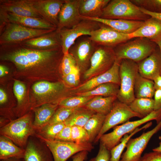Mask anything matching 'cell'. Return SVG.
<instances>
[{
	"label": "cell",
	"mask_w": 161,
	"mask_h": 161,
	"mask_svg": "<svg viewBox=\"0 0 161 161\" xmlns=\"http://www.w3.org/2000/svg\"><path fill=\"white\" fill-rule=\"evenodd\" d=\"M155 120L157 124L161 120V108L154 110L147 116L141 119L132 121H128L122 125L114 127L113 131L103 134L100 138V143L109 151L119 143L125 135L131 133L142 125Z\"/></svg>",
	"instance_id": "cell-5"
},
{
	"label": "cell",
	"mask_w": 161,
	"mask_h": 161,
	"mask_svg": "<svg viewBox=\"0 0 161 161\" xmlns=\"http://www.w3.org/2000/svg\"><path fill=\"white\" fill-rule=\"evenodd\" d=\"M66 126L64 122L48 124L36 131L35 134L47 140H54L57 135Z\"/></svg>",
	"instance_id": "cell-36"
},
{
	"label": "cell",
	"mask_w": 161,
	"mask_h": 161,
	"mask_svg": "<svg viewBox=\"0 0 161 161\" xmlns=\"http://www.w3.org/2000/svg\"><path fill=\"white\" fill-rule=\"evenodd\" d=\"M138 161H161V152L153 151L146 153Z\"/></svg>",
	"instance_id": "cell-45"
},
{
	"label": "cell",
	"mask_w": 161,
	"mask_h": 161,
	"mask_svg": "<svg viewBox=\"0 0 161 161\" xmlns=\"http://www.w3.org/2000/svg\"><path fill=\"white\" fill-rule=\"evenodd\" d=\"M101 23L89 20L82 19L78 24L70 28H64L59 31L62 51L68 53L70 47L76 40L83 35L90 36L93 31L99 28Z\"/></svg>",
	"instance_id": "cell-10"
},
{
	"label": "cell",
	"mask_w": 161,
	"mask_h": 161,
	"mask_svg": "<svg viewBox=\"0 0 161 161\" xmlns=\"http://www.w3.org/2000/svg\"><path fill=\"white\" fill-rule=\"evenodd\" d=\"M138 72L137 63L127 59L121 60L119 67L120 84L117 96L119 101L129 105L135 98L134 86Z\"/></svg>",
	"instance_id": "cell-7"
},
{
	"label": "cell",
	"mask_w": 161,
	"mask_h": 161,
	"mask_svg": "<svg viewBox=\"0 0 161 161\" xmlns=\"http://www.w3.org/2000/svg\"><path fill=\"white\" fill-rule=\"evenodd\" d=\"M0 14L8 22L18 24L30 28L55 30L57 27L42 18L17 16L0 11Z\"/></svg>",
	"instance_id": "cell-23"
},
{
	"label": "cell",
	"mask_w": 161,
	"mask_h": 161,
	"mask_svg": "<svg viewBox=\"0 0 161 161\" xmlns=\"http://www.w3.org/2000/svg\"><path fill=\"white\" fill-rule=\"evenodd\" d=\"M78 108H72L59 106L48 124L64 122Z\"/></svg>",
	"instance_id": "cell-38"
},
{
	"label": "cell",
	"mask_w": 161,
	"mask_h": 161,
	"mask_svg": "<svg viewBox=\"0 0 161 161\" xmlns=\"http://www.w3.org/2000/svg\"><path fill=\"white\" fill-rule=\"evenodd\" d=\"M88 152L84 151L76 154L72 157V161H84L87 158Z\"/></svg>",
	"instance_id": "cell-47"
},
{
	"label": "cell",
	"mask_w": 161,
	"mask_h": 161,
	"mask_svg": "<svg viewBox=\"0 0 161 161\" xmlns=\"http://www.w3.org/2000/svg\"><path fill=\"white\" fill-rule=\"evenodd\" d=\"M121 60L116 59L112 66L105 72L77 86L74 90L76 93L92 90L97 86L105 83H113L120 85L119 67Z\"/></svg>",
	"instance_id": "cell-16"
},
{
	"label": "cell",
	"mask_w": 161,
	"mask_h": 161,
	"mask_svg": "<svg viewBox=\"0 0 161 161\" xmlns=\"http://www.w3.org/2000/svg\"><path fill=\"white\" fill-rule=\"evenodd\" d=\"M110 0H80L79 13L82 17L100 18L103 10Z\"/></svg>",
	"instance_id": "cell-27"
},
{
	"label": "cell",
	"mask_w": 161,
	"mask_h": 161,
	"mask_svg": "<svg viewBox=\"0 0 161 161\" xmlns=\"http://www.w3.org/2000/svg\"><path fill=\"white\" fill-rule=\"evenodd\" d=\"M7 97L5 92L2 89H0V104L1 106L4 105L7 101Z\"/></svg>",
	"instance_id": "cell-49"
},
{
	"label": "cell",
	"mask_w": 161,
	"mask_h": 161,
	"mask_svg": "<svg viewBox=\"0 0 161 161\" xmlns=\"http://www.w3.org/2000/svg\"><path fill=\"white\" fill-rule=\"evenodd\" d=\"M10 121L9 119L4 117H1L0 120V128L8 124Z\"/></svg>",
	"instance_id": "cell-52"
},
{
	"label": "cell",
	"mask_w": 161,
	"mask_h": 161,
	"mask_svg": "<svg viewBox=\"0 0 161 161\" xmlns=\"http://www.w3.org/2000/svg\"><path fill=\"white\" fill-rule=\"evenodd\" d=\"M98 45L90 36L83 35L78 38L69 48L68 52L75 59L77 66L84 68L90 64V59Z\"/></svg>",
	"instance_id": "cell-14"
},
{
	"label": "cell",
	"mask_w": 161,
	"mask_h": 161,
	"mask_svg": "<svg viewBox=\"0 0 161 161\" xmlns=\"http://www.w3.org/2000/svg\"><path fill=\"white\" fill-rule=\"evenodd\" d=\"M133 38L113 48L116 59H127L138 63L151 55L157 47L154 41L148 39Z\"/></svg>",
	"instance_id": "cell-1"
},
{
	"label": "cell",
	"mask_w": 161,
	"mask_h": 161,
	"mask_svg": "<svg viewBox=\"0 0 161 161\" xmlns=\"http://www.w3.org/2000/svg\"><path fill=\"white\" fill-rule=\"evenodd\" d=\"M71 138L72 142L76 143H83L90 142L87 132L83 127L81 126H72Z\"/></svg>",
	"instance_id": "cell-40"
},
{
	"label": "cell",
	"mask_w": 161,
	"mask_h": 161,
	"mask_svg": "<svg viewBox=\"0 0 161 161\" xmlns=\"http://www.w3.org/2000/svg\"><path fill=\"white\" fill-rule=\"evenodd\" d=\"M129 106L134 112L144 117L154 110V100L152 98H135Z\"/></svg>",
	"instance_id": "cell-34"
},
{
	"label": "cell",
	"mask_w": 161,
	"mask_h": 161,
	"mask_svg": "<svg viewBox=\"0 0 161 161\" xmlns=\"http://www.w3.org/2000/svg\"><path fill=\"white\" fill-rule=\"evenodd\" d=\"M116 59L113 48L98 46L90 58L89 67L84 72V78L88 79L97 73L105 72L112 66Z\"/></svg>",
	"instance_id": "cell-12"
},
{
	"label": "cell",
	"mask_w": 161,
	"mask_h": 161,
	"mask_svg": "<svg viewBox=\"0 0 161 161\" xmlns=\"http://www.w3.org/2000/svg\"><path fill=\"white\" fill-rule=\"evenodd\" d=\"M138 7L150 12L161 13V0H131Z\"/></svg>",
	"instance_id": "cell-39"
},
{
	"label": "cell",
	"mask_w": 161,
	"mask_h": 161,
	"mask_svg": "<svg viewBox=\"0 0 161 161\" xmlns=\"http://www.w3.org/2000/svg\"><path fill=\"white\" fill-rule=\"evenodd\" d=\"M80 0H65L58 17L57 30L59 31L64 28H70L82 20L79 13Z\"/></svg>",
	"instance_id": "cell-17"
},
{
	"label": "cell",
	"mask_w": 161,
	"mask_h": 161,
	"mask_svg": "<svg viewBox=\"0 0 161 161\" xmlns=\"http://www.w3.org/2000/svg\"><path fill=\"white\" fill-rule=\"evenodd\" d=\"M135 117L141 119L144 117L133 111L129 105L116 100L111 110L106 116L102 128L94 142L95 143L98 142L100 137L112 128L123 124Z\"/></svg>",
	"instance_id": "cell-11"
},
{
	"label": "cell",
	"mask_w": 161,
	"mask_h": 161,
	"mask_svg": "<svg viewBox=\"0 0 161 161\" xmlns=\"http://www.w3.org/2000/svg\"><path fill=\"white\" fill-rule=\"evenodd\" d=\"M58 106V104L46 103L31 109L34 113L33 126L35 131L48 124Z\"/></svg>",
	"instance_id": "cell-26"
},
{
	"label": "cell",
	"mask_w": 161,
	"mask_h": 161,
	"mask_svg": "<svg viewBox=\"0 0 161 161\" xmlns=\"http://www.w3.org/2000/svg\"><path fill=\"white\" fill-rule=\"evenodd\" d=\"M23 47L32 49L46 50L62 48L59 31L57 29L50 33L23 42Z\"/></svg>",
	"instance_id": "cell-20"
},
{
	"label": "cell",
	"mask_w": 161,
	"mask_h": 161,
	"mask_svg": "<svg viewBox=\"0 0 161 161\" xmlns=\"http://www.w3.org/2000/svg\"><path fill=\"white\" fill-rule=\"evenodd\" d=\"M23 160L24 161H54L47 145L35 135L29 138Z\"/></svg>",
	"instance_id": "cell-18"
},
{
	"label": "cell",
	"mask_w": 161,
	"mask_h": 161,
	"mask_svg": "<svg viewBox=\"0 0 161 161\" xmlns=\"http://www.w3.org/2000/svg\"><path fill=\"white\" fill-rule=\"evenodd\" d=\"M119 88L120 85L118 84L107 83L99 85L90 90L75 94L77 96L83 97L117 96Z\"/></svg>",
	"instance_id": "cell-31"
},
{
	"label": "cell",
	"mask_w": 161,
	"mask_h": 161,
	"mask_svg": "<svg viewBox=\"0 0 161 161\" xmlns=\"http://www.w3.org/2000/svg\"><path fill=\"white\" fill-rule=\"evenodd\" d=\"M95 96L83 97L77 96L64 97L58 103V106L70 108H76L84 106Z\"/></svg>",
	"instance_id": "cell-37"
},
{
	"label": "cell",
	"mask_w": 161,
	"mask_h": 161,
	"mask_svg": "<svg viewBox=\"0 0 161 161\" xmlns=\"http://www.w3.org/2000/svg\"><path fill=\"white\" fill-rule=\"evenodd\" d=\"M95 113L84 107H79L64 122L66 125L83 127L89 119Z\"/></svg>",
	"instance_id": "cell-33"
},
{
	"label": "cell",
	"mask_w": 161,
	"mask_h": 161,
	"mask_svg": "<svg viewBox=\"0 0 161 161\" xmlns=\"http://www.w3.org/2000/svg\"><path fill=\"white\" fill-rule=\"evenodd\" d=\"M153 41L159 47L161 55V36Z\"/></svg>",
	"instance_id": "cell-53"
},
{
	"label": "cell",
	"mask_w": 161,
	"mask_h": 161,
	"mask_svg": "<svg viewBox=\"0 0 161 161\" xmlns=\"http://www.w3.org/2000/svg\"><path fill=\"white\" fill-rule=\"evenodd\" d=\"M153 81L155 90L161 89V75L157 76Z\"/></svg>",
	"instance_id": "cell-50"
},
{
	"label": "cell",
	"mask_w": 161,
	"mask_h": 161,
	"mask_svg": "<svg viewBox=\"0 0 161 161\" xmlns=\"http://www.w3.org/2000/svg\"><path fill=\"white\" fill-rule=\"evenodd\" d=\"M150 17L131 0H112L103 9L100 18L145 21Z\"/></svg>",
	"instance_id": "cell-4"
},
{
	"label": "cell",
	"mask_w": 161,
	"mask_h": 161,
	"mask_svg": "<svg viewBox=\"0 0 161 161\" xmlns=\"http://www.w3.org/2000/svg\"><path fill=\"white\" fill-rule=\"evenodd\" d=\"M8 71V68L5 66L0 65V76L2 77L5 75Z\"/></svg>",
	"instance_id": "cell-51"
},
{
	"label": "cell",
	"mask_w": 161,
	"mask_h": 161,
	"mask_svg": "<svg viewBox=\"0 0 161 161\" xmlns=\"http://www.w3.org/2000/svg\"><path fill=\"white\" fill-rule=\"evenodd\" d=\"M0 11L18 16L42 18L34 10L32 0H0Z\"/></svg>",
	"instance_id": "cell-21"
},
{
	"label": "cell",
	"mask_w": 161,
	"mask_h": 161,
	"mask_svg": "<svg viewBox=\"0 0 161 161\" xmlns=\"http://www.w3.org/2000/svg\"><path fill=\"white\" fill-rule=\"evenodd\" d=\"M129 35L131 39L143 37L154 41L161 36V21L151 17L144 21L137 30Z\"/></svg>",
	"instance_id": "cell-25"
},
{
	"label": "cell",
	"mask_w": 161,
	"mask_h": 161,
	"mask_svg": "<svg viewBox=\"0 0 161 161\" xmlns=\"http://www.w3.org/2000/svg\"><path fill=\"white\" fill-rule=\"evenodd\" d=\"M155 91L153 81L142 76L138 72L134 86L135 98H152Z\"/></svg>",
	"instance_id": "cell-30"
},
{
	"label": "cell",
	"mask_w": 161,
	"mask_h": 161,
	"mask_svg": "<svg viewBox=\"0 0 161 161\" xmlns=\"http://www.w3.org/2000/svg\"><path fill=\"white\" fill-rule=\"evenodd\" d=\"M66 87L64 83L60 82L42 80L35 83L32 87L34 97L30 101V110L46 103L58 104Z\"/></svg>",
	"instance_id": "cell-6"
},
{
	"label": "cell",
	"mask_w": 161,
	"mask_h": 161,
	"mask_svg": "<svg viewBox=\"0 0 161 161\" xmlns=\"http://www.w3.org/2000/svg\"><path fill=\"white\" fill-rule=\"evenodd\" d=\"M55 30L33 29L8 22L0 34V45L4 46L19 44Z\"/></svg>",
	"instance_id": "cell-8"
},
{
	"label": "cell",
	"mask_w": 161,
	"mask_h": 161,
	"mask_svg": "<svg viewBox=\"0 0 161 161\" xmlns=\"http://www.w3.org/2000/svg\"><path fill=\"white\" fill-rule=\"evenodd\" d=\"M117 96L94 97L83 107L96 113L106 116L112 108Z\"/></svg>",
	"instance_id": "cell-28"
},
{
	"label": "cell",
	"mask_w": 161,
	"mask_h": 161,
	"mask_svg": "<svg viewBox=\"0 0 161 161\" xmlns=\"http://www.w3.org/2000/svg\"><path fill=\"white\" fill-rule=\"evenodd\" d=\"M161 129V120L151 130L143 132L138 137L130 138L126 145V151L120 161H138L151 137Z\"/></svg>",
	"instance_id": "cell-13"
},
{
	"label": "cell",
	"mask_w": 161,
	"mask_h": 161,
	"mask_svg": "<svg viewBox=\"0 0 161 161\" xmlns=\"http://www.w3.org/2000/svg\"><path fill=\"white\" fill-rule=\"evenodd\" d=\"M110 151L100 143L99 148L97 155L89 161H110Z\"/></svg>",
	"instance_id": "cell-43"
},
{
	"label": "cell",
	"mask_w": 161,
	"mask_h": 161,
	"mask_svg": "<svg viewBox=\"0 0 161 161\" xmlns=\"http://www.w3.org/2000/svg\"><path fill=\"white\" fill-rule=\"evenodd\" d=\"M0 161H24L23 159L16 158H10L7 159L1 160Z\"/></svg>",
	"instance_id": "cell-54"
},
{
	"label": "cell",
	"mask_w": 161,
	"mask_h": 161,
	"mask_svg": "<svg viewBox=\"0 0 161 161\" xmlns=\"http://www.w3.org/2000/svg\"><path fill=\"white\" fill-rule=\"evenodd\" d=\"M82 19H86L107 25L121 33L130 34L134 32L143 24V21L124 19H112L101 18H89L81 16Z\"/></svg>",
	"instance_id": "cell-24"
},
{
	"label": "cell",
	"mask_w": 161,
	"mask_h": 161,
	"mask_svg": "<svg viewBox=\"0 0 161 161\" xmlns=\"http://www.w3.org/2000/svg\"><path fill=\"white\" fill-rule=\"evenodd\" d=\"M21 46L27 57L29 67L28 73H47L57 66L59 67L64 55L62 48L40 50Z\"/></svg>",
	"instance_id": "cell-3"
},
{
	"label": "cell",
	"mask_w": 161,
	"mask_h": 161,
	"mask_svg": "<svg viewBox=\"0 0 161 161\" xmlns=\"http://www.w3.org/2000/svg\"><path fill=\"white\" fill-rule=\"evenodd\" d=\"M90 38L98 46L113 48L131 39L129 34L120 33L102 23L99 28L92 32Z\"/></svg>",
	"instance_id": "cell-15"
},
{
	"label": "cell",
	"mask_w": 161,
	"mask_h": 161,
	"mask_svg": "<svg viewBox=\"0 0 161 161\" xmlns=\"http://www.w3.org/2000/svg\"><path fill=\"white\" fill-rule=\"evenodd\" d=\"M65 0H32L36 12L46 21L57 27L58 17Z\"/></svg>",
	"instance_id": "cell-19"
},
{
	"label": "cell",
	"mask_w": 161,
	"mask_h": 161,
	"mask_svg": "<svg viewBox=\"0 0 161 161\" xmlns=\"http://www.w3.org/2000/svg\"><path fill=\"white\" fill-rule=\"evenodd\" d=\"M106 116L95 113L89 119L83 127L87 132L90 142H94L103 126Z\"/></svg>",
	"instance_id": "cell-32"
},
{
	"label": "cell",
	"mask_w": 161,
	"mask_h": 161,
	"mask_svg": "<svg viewBox=\"0 0 161 161\" xmlns=\"http://www.w3.org/2000/svg\"><path fill=\"white\" fill-rule=\"evenodd\" d=\"M154 96V110H156L161 108V89L155 90Z\"/></svg>",
	"instance_id": "cell-46"
},
{
	"label": "cell",
	"mask_w": 161,
	"mask_h": 161,
	"mask_svg": "<svg viewBox=\"0 0 161 161\" xmlns=\"http://www.w3.org/2000/svg\"><path fill=\"white\" fill-rule=\"evenodd\" d=\"M153 151L161 152V142L160 143L159 146L157 147L153 148Z\"/></svg>",
	"instance_id": "cell-55"
},
{
	"label": "cell",
	"mask_w": 161,
	"mask_h": 161,
	"mask_svg": "<svg viewBox=\"0 0 161 161\" xmlns=\"http://www.w3.org/2000/svg\"><path fill=\"white\" fill-rule=\"evenodd\" d=\"M140 10L144 13L151 17L156 18L161 21V13H157L150 12L143 8L140 7Z\"/></svg>",
	"instance_id": "cell-48"
},
{
	"label": "cell",
	"mask_w": 161,
	"mask_h": 161,
	"mask_svg": "<svg viewBox=\"0 0 161 161\" xmlns=\"http://www.w3.org/2000/svg\"><path fill=\"white\" fill-rule=\"evenodd\" d=\"M25 149L16 145L11 140L0 136V160L10 158L23 159Z\"/></svg>",
	"instance_id": "cell-29"
},
{
	"label": "cell",
	"mask_w": 161,
	"mask_h": 161,
	"mask_svg": "<svg viewBox=\"0 0 161 161\" xmlns=\"http://www.w3.org/2000/svg\"><path fill=\"white\" fill-rule=\"evenodd\" d=\"M72 126L66 125L56 136L54 140L72 142L71 138Z\"/></svg>",
	"instance_id": "cell-44"
},
{
	"label": "cell",
	"mask_w": 161,
	"mask_h": 161,
	"mask_svg": "<svg viewBox=\"0 0 161 161\" xmlns=\"http://www.w3.org/2000/svg\"><path fill=\"white\" fill-rule=\"evenodd\" d=\"M152 124L151 122L147 123L141 128H137L129 135H125L120 143L114 147L110 151L111 154L110 161H120L122 154L125 147L127 142L131 137L137 132L143 129H146L151 126Z\"/></svg>",
	"instance_id": "cell-35"
},
{
	"label": "cell",
	"mask_w": 161,
	"mask_h": 161,
	"mask_svg": "<svg viewBox=\"0 0 161 161\" xmlns=\"http://www.w3.org/2000/svg\"><path fill=\"white\" fill-rule=\"evenodd\" d=\"M44 141L49 148L54 161H66L72 156L82 151L90 152L94 146L90 142L80 143L50 140L35 134Z\"/></svg>",
	"instance_id": "cell-9"
},
{
	"label": "cell",
	"mask_w": 161,
	"mask_h": 161,
	"mask_svg": "<svg viewBox=\"0 0 161 161\" xmlns=\"http://www.w3.org/2000/svg\"><path fill=\"white\" fill-rule=\"evenodd\" d=\"M77 66L75 59L71 54L68 53L64 55L59 68L61 70L63 76H64L70 73Z\"/></svg>",
	"instance_id": "cell-41"
},
{
	"label": "cell",
	"mask_w": 161,
	"mask_h": 161,
	"mask_svg": "<svg viewBox=\"0 0 161 161\" xmlns=\"http://www.w3.org/2000/svg\"><path fill=\"white\" fill-rule=\"evenodd\" d=\"M80 69L77 66L68 74L62 76L63 83L70 87H77L80 82Z\"/></svg>",
	"instance_id": "cell-42"
},
{
	"label": "cell",
	"mask_w": 161,
	"mask_h": 161,
	"mask_svg": "<svg viewBox=\"0 0 161 161\" xmlns=\"http://www.w3.org/2000/svg\"><path fill=\"white\" fill-rule=\"evenodd\" d=\"M33 120L32 113L29 112L0 128V134L9 138L19 147L25 149L29 137L36 134L33 126Z\"/></svg>",
	"instance_id": "cell-2"
},
{
	"label": "cell",
	"mask_w": 161,
	"mask_h": 161,
	"mask_svg": "<svg viewBox=\"0 0 161 161\" xmlns=\"http://www.w3.org/2000/svg\"><path fill=\"white\" fill-rule=\"evenodd\" d=\"M137 64L139 73L142 76L153 80L161 75V55L157 46L149 56Z\"/></svg>",
	"instance_id": "cell-22"
}]
</instances>
